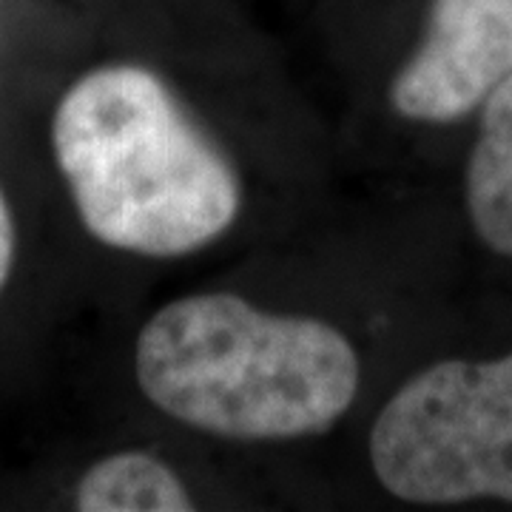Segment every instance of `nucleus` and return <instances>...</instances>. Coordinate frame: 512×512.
Listing matches in <instances>:
<instances>
[{
	"instance_id": "obj_1",
	"label": "nucleus",
	"mask_w": 512,
	"mask_h": 512,
	"mask_svg": "<svg viewBox=\"0 0 512 512\" xmlns=\"http://www.w3.org/2000/svg\"><path fill=\"white\" fill-rule=\"evenodd\" d=\"M148 402L194 430L237 441L328 433L359 390L345 333L311 316L265 313L237 293L168 302L137 336Z\"/></svg>"
},
{
	"instance_id": "obj_2",
	"label": "nucleus",
	"mask_w": 512,
	"mask_h": 512,
	"mask_svg": "<svg viewBox=\"0 0 512 512\" xmlns=\"http://www.w3.org/2000/svg\"><path fill=\"white\" fill-rule=\"evenodd\" d=\"M55 157L77 214L103 245L183 256L239 214L234 165L143 66H103L63 94Z\"/></svg>"
},
{
	"instance_id": "obj_3",
	"label": "nucleus",
	"mask_w": 512,
	"mask_h": 512,
	"mask_svg": "<svg viewBox=\"0 0 512 512\" xmlns=\"http://www.w3.org/2000/svg\"><path fill=\"white\" fill-rule=\"evenodd\" d=\"M370 461L402 501L512 504V353L416 373L373 424Z\"/></svg>"
},
{
	"instance_id": "obj_4",
	"label": "nucleus",
	"mask_w": 512,
	"mask_h": 512,
	"mask_svg": "<svg viewBox=\"0 0 512 512\" xmlns=\"http://www.w3.org/2000/svg\"><path fill=\"white\" fill-rule=\"evenodd\" d=\"M512 74V0H433L427 35L390 83L407 120L453 123Z\"/></svg>"
},
{
	"instance_id": "obj_5",
	"label": "nucleus",
	"mask_w": 512,
	"mask_h": 512,
	"mask_svg": "<svg viewBox=\"0 0 512 512\" xmlns=\"http://www.w3.org/2000/svg\"><path fill=\"white\" fill-rule=\"evenodd\" d=\"M467 211L478 239L512 256V74L484 103L467 165Z\"/></svg>"
},
{
	"instance_id": "obj_6",
	"label": "nucleus",
	"mask_w": 512,
	"mask_h": 512,
	"mask_svg": "<svg viewBox=\"0 0 512 512\" xmlns=\"http://www.w3.org/2000/svg\"><path fill=\"white\" fill-rule=\"evenodd\" d=\"M83 512H180L194 510L191 493L163 458L117 453L97 461L77 487Z\"/></svg>"
},
{
	"instance_id": "obj_7",
	"label": "nucleus",
	"mask_w": 512,
	"mask_h": 512,
	"mask_svg": "<svg viewBox=\"0 0 512 512\" xmlns=\"http://www.w3.org/2000/svg\"><path fill=\"white\" fill-rule=\"evenodd\" d=\"M12 259H15V222L9 214V205L0 194V288L12 271Z\"/></svg>"
}]
</instances>
